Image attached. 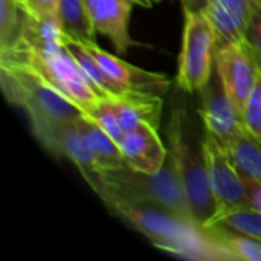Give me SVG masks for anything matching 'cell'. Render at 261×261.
I'll return each instance as SVG.
<instances>
[{
    "instance_id": "obj_6",
    "label": "cell",
    "mask_w": 261,
    "mask_h": 261,
    "mask_svg": "<svg viewBox=\"0 0 261 261\" xmlns=\"http://www.w3.org/2000/svg\"><path fill=\"white\" fill-rule=\"evenodd\" d=\"M184 17L176 84L184 92L200 93L216 69V32L203 11H185Z\"/></svg>"
},
{
    "instance_id": "obj_18",
    "label": "cell",
    "mask_w": 261,
    "mask_h": 261,
    "mask_svg": "<svg viewBox=\"0 0 261 261\" xmlns=\"http://www.w3.org/2000/svg\"><path fill=\"white\" fill-rule=\"evenodd\" d=\"M243 180L261 184V144L248 130L225 147Z\"/></svg>"
},
{
    "instance_id": "obj_9",
    "label": "cell",
    "mask_w": 261,
    "mask_h": 261,
    "mask_svg": "<svg viewBox=\"0 0 261 261\" xmlns=\"http://www.w3.org/2000/svg\"><path fill=\"white\" fill-rule=\"evenodd\" d=\"M260 70V66L245 43L223 44L216 49V72L228 98L234 102L242 116Z\"/></svg>"
},
{
    "instance_id": "obj_7",
    "label": "cell",
    "mask_w": 261,
    "mask_h": 261,
    "mask_svg": "<svg viewBox=\"0 0 261 261\" xmlns=\"http://www.w3.org/2000/svg\"><path fill=\"white\" fill-rule=\"evenodd\" d=\"M78 119L46 127L35 132L34 136L50 153L73 162L87 185L96 193V196H99L106 190L101 168L80 128Z\"/></svg>"
},
{
    "instance_id": "obj_17",
    "label": "cell",
    "mask_w": 261,
    "mask_h": 261,
    "mask_svg": "<svg viewBox=\"0 0 261 261\" xmlns=\"http://www.w3.org/2000/svg\"><path fill=\"white\" fill-rule=\"evenodd\" d=\"M78 124L101 170L119 168L125 165L119 145L102 128H99L84 115L78 119Z\"/></svg>"
},
{
    "instance_id": "obj_5",
    "label": "cell",
    "mask_w": 261,
    "mask_h": 261,
    "mask_svg": "<svg viewBox=\"0 0 261 261\" xmlns=\"http://www.w3.org/2000/svg\"><path fill=\"white\" fill-rule=\"evenodd\" d=\"M101 177L106 185L104 191H110L125 200L156 205L182 217L193 219L177 168L170 154L162 170L156 174L139 173L124 165L101 170Z\"/></svg>"
},
{
    "instance_id": "obj_11",
    "label": "cell",
    "mask_w": 261,
    "mask_h": 261,
    "mask_svg": "<svg viewBox=\"0 0 261 261\" xmlns=\"http://www.w3.org/2000/svg\"><path fill=\"white\" fill-rule=\"evenodd\" d=\"M83 44L92 52V55L98 60V63L109 73V76L125 92H141L162 96L171 86V81L165 73H158L141 69L138 66H132L122 58L101 49L96 41Z\"/></svg>"
},
{
    "instance_id": "obj_14",
    "label": "cell",
    "mask_w": 261,
    "mask_h": 261,
    "mask_svg": "<svg viewBox=\"0 0 261 261\" xmlns=\"http://www.w3.org/2000/svg\"><path fill=\"white\" fill-rule=\"evenodd\" d=\"M258 0H210L203 12L216 32L217 47L245 43Z\"/></svg>"
},
{
    "instance_id": "obj_21",
    "label": "cell",
    "mask_w": 261,
    "mask_h": 261,
    "mask_svg": "<svg viewBox=\"0 0 261 261\" xmlns=\"http://www.w3.org/2000/svg\"><path fill=\"white\" fill-rule=\"evenodd\" d=\"M26 12L17 0H0V52L17 44L21 37Z\"/></svg>"
},
{
    "instance_id": "obj_2",
    "label": "cell",
    "mask_w": 261,
    "mask_h": 261,
    "mask_svg": "<svg viewBox=\"0 0 261 261\" xmlns=\"http://www.w3.org/2000/svg\"><path fill=\"white\" fill-rule=\"evenodd\" d=\"M102 203L136 231L144 234L158 249L188 260L229 261L217 245L210 228L156 205L125 200L104 191Z\"/></svg>"
},
{
    "instance_id": "obj_23",
    "label": "cell",
    "mask_w": 261,
    "mask_h": 261,
    "mask_svg": "<svg viewBox=\"0 0 261 261\" xmlns=\"http://www.w3.org/2000/svg\"><path fill=\"white\" fill-rule=\"evenodd\" d=\"M243 121L246 125V130L261 139V70L258 80L254 86V90L246 102L245 112H243Z\"/></svg>"
},
{
    "instance_id": "obj_12",
    "label": "cell",
    "mask_w": 261,
    "mask_h": 261,
    "mask_svg": "<svg viewBox=\"0 0 261 261\" xmlns=\"http://www.w3.org/2000/svg\"><path fill=\"white\" fill-rule=\"evenodd\" d=\"M96 34L107 37L116 54L124 55L136 41L130 35V17L135 0H84Z\"/></svg>"
},
{
    "instance_id": "obj_1",
    "label": "cell",
    "mask_w": 261,
    "mask_h": 261,
    "mask_svg": "<svg viewBox=\"0 0 261 261\" xmlns=\"http://www.w3.org/2000/svg\"><path fill=\"white\" fill-rule=\"evenodd\" d=\"M0 60L26 63L78 106L83 113L104 98L67 47L57 18L37 20L26 14L20 40L11 49L0 52Z\"/></svg>"
},
{
    "instance_id": "obj_13",
    "label": "cell",
    "mask_w": 261,
    "mask_h": 261,
    "mask_svg": "<svg viewBox=\"0 0 261 261\" xmlns=\"http://www.w3.org/2000/svg\"><path fill=\"white\" fill-rule=\"evenodd\" d=\"M119 148L125 165L145 174L159 173L168 159V150L159 136V130L148 124H141L127 132Z\"/></svg>"
},
{
    "instance_id": "obj_27",
    "label": "cell",
    "mask_w": 261,
    "mask_h": 261,
    "mask_svg": "<svg viewBox=\"0 0 261 261\" xmlns=\"http://www.w3.org/2000/svg\"><path fill=\"white\" fill-rule=\"evenodd\" d=\"M208 3L210 0H182V8H184V12L185 11L199 12V11H203Z\"/></svg>"
},
{
    "instance_id": "obj_19",
    "label": "cell",
    "mask_w": 261,
    "mask_h": 261,
    "mask_svg": "<svg viewBox=\"0 0 261 261\" xmlns=\"http://www.w3.org/2000/svg\"><path fill=\"white\" fill-rule=\"evenodd\" d=\"M210 229L213 231L217 245L223 249L229 261H261L260 239L234 232L220 226H211Z\"/></svg>"
},
{
    "instance_id": "obj_15",
    "label": "cell",
    "mask_w": 261,
    "mask_h": 261,
    "mask_svg": "<svg viewBox=\"0 0 261 261\" xmlns=\"http://www.w3.org/2000/svg\"><path fill=\"white\" fill-rule=\"evenodd\" d=\"M118 119L124 132H130L141 124H148L159 130L162 115V98L150 93H135L122 99H113Z\"/></svg>"
},
{
    "instance_id": "obj_8",
    "label": "cell",
    "mask_w": 261,
    "mask_h": 261,
    "mask_svg": "<svg viewBox=\"0 0 261 261\" xmlns=\"http://www.w3.org/2000/svg\"><path fill=\"white\" fill-rule=\"evenodd\" d=\"M200 145L208 170L210 185L219 210L217 214L248 208L246 184L232 164L228 150L206 130Z\"/></svg>"
},
{
    "instance_id": "obj_26",
    "label": "cell",
    "mask_w": 261,
    "mask_h": 261,
    "mask_svg": "<svg viewBox=\"0 0 261 261\" xmlns=\"http://www.w3.org/2000/svg\"><path fill=\"white\" fill-rule=\"evenodd\" d=\"M246 184V194H248V208L261 211V184L260 182H249Z\"/></svg>"
},
{
    "instance_id": "obj_29",
    "label": "cell",
    "mask_w": 261,
    "mask_h": 261,
    "mask_svg": "<svg viewBox=\"0 0 261 261\" xmlns=\"http://www.w3.org/2000/svg\"><path fill=\"white\" fill-rule=\"evenodd\" d=\"M148 3H150V8L153 6V5H156V3H159V2H162V0H147Z\"/></svg>"
},
{
    "instance_id": "obj_10",
    "label": "cell",
    "mask_w": 261,
    "mask_h": 261,
    "mask_svg": "<svg viewBox=\"0 0 261 261\" xmlns=\"http://www.w3.org/2000/svg\"><path fill=\"white\" fill-rule=\"evenodd\" d=\"M200 98L202 104L199 112L205 130L210 132L223 147L229 145L246 132L243 116L228 98L216 69L211 81L200 92Z\"/></svg>"
},
{
    "instance_id": "obj_4",
    "label": "cell",
    "mask_w": 261,
    "mask_h": 261,
    "mask_svg": "<svg viewBox=\"0 0 261 261\" xmlns=\"http://www.w3.org/2000/svg\"><path fill=\"white\" fill-rule=\"evenodd\" d=\"M187 109L176 107L167 127L168 154L177 168L193 219L205 226L216 217L219 210L210 185L202 145L199 150L193 145Z\"/></svg>"
},
{
    "instance_id": "obj_3",
    "label": "cell",
    "mask_w": 261,
    "mask_h": 261,
    "mask_svg": "<svg viewBox=\"0 0 261 261\" xmlns=\"http://www.w3.org/2000/svg\"><path fill=\"white\" fill-rule=\"evenodd\" d=\"M0 83L6 99L26 112L32 133L83 116L78 106L26 63L0 60Z\"/></svg>"
},
{
    "instance_id": "obj_24",
    "label": "cell",
    "mask_w": 261,
    "mask_h": 261,
    "mask_svg": "<svg viewBox=\"0 0 261 261\" xmlns=\"http://www.w3.org/2000/svg\"><path fill=\"white\" fill-rule=\"evenodd\" d=\"M20 8L32 18L49 20L57 18V8L60 0H17Z\"/></svg>"
},
{
    "instance_id": "obj_16",
    "label": "cell",
    "mask_w": 261,
    "mask_h": 261,
    "mask_svg": "<svg viewBox=\"0 0 261 261\" xmlns=\"http://www.w3.org/2000/svg\"><path fill=\"white\" fill-rule=\"evenodd\" d=\"M57 21L66 38L80 43H95L96 31L84 0H60Z\"/></svg>"
},
{
    "instance_id": "obj_22",
    "label": "cell",
    "mask_w": 261,
    "mask_h": 261,
    "mask_svg": "<svg viewBox=\"0 0 261 261\" xmlns=\"http://www.w3.org/2000/svg\"><path fill=\"white\" fill-rule=\"evenodd\" d=\"M83 115L92 122H95L99 128H102L118 145L122 142L125 132L121 127V122L118 119L116 110L110 98H102L98 104H95L92 109H89Z\"/></svg>"
},
{
    "instance_id": "obj_25",
    "label": "cell",
    "mask_w": 261,
    "mask_h": 261,
    "mask_svg": "<svg viewBox=\"0 0 261 261\" xmlns=\"http://www.w3.org/2000/svg\"><path fill=\"white\" fill-rule=\"evenodd\" d=\"M245 44L248 46V49L251 50L252 57L255 58L257 64L261 69V3L258 2L251 20V24L248 28L246 32V38H245Z\"/></svg>"
},
{
    "instance_id": "obj_20",
    "label": "cell",
    "mask_w": 261,
    "mask_h": 261,
    "mask_svg": "<svg viewBox=\"0 0 261 261\" xmlns=\"http://www.w3.org/2000/svg\"><path fill=\"white\" fill-rule=\"evenodd\" d=\"M206 228L220 226L234 232L246 234L261 240V211H255L251 208L234 210L229 213L217 214L210 223L205 225Z\"/></svg>"
},
{
    "instance_id": "obj_28",
    "label": "cell",
    "mask_w": 261,
    "mask_h": 261,
    "mask_svg": "<svg viewBox=\"0 0 261 261\" xmlns=\"http://www.w3.org/2000/svg\"><path fill=\"white\" fill-rule=\"evenodd\" d=\"M138 6H144V8H150V3L147 0H135Z\"/></svg>"
}]
</instances>
